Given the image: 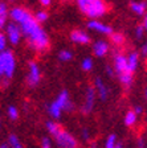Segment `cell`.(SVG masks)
I'll use <instances>...</instances> for the list:
<instances>
[{
    "label": "cell",
    "mask_w": 147,
    "mask_h": 148,
    "mask_svg": "<svg viewBox=\"0 0 147 148\" xmlns=\"http://www.w3.org/2000/svg\"><path fill=\"white\" fill-rule=\"evenodd\" d=\"M13 23L20 27L21 34L27 38L28 44L36 52H44L49 46V37L33 16L23 7H15L8 12Z\"/></svg>",
    "instance_id": "cell-1"
},
{
    "label": "cell",
    "mask_w": 147,
    "mask_h": 148,
    "mask_svg": "<svg viewBox=\"0 0 147 148\" xmlns=\"http://www.w3.org/2000/svg\"><path fill=\"white\" fill-rule=\"evenodd\" d=\"M45 128L48 134L55 139L56 144L58 148H77L78 147V140L62 128L56 120H48L45 123Z\"/></svg>",
    "instance_id": "cell-2"
},
{
    "label": "cell",
    "mask_w": 147,
    "mask_h": 148,
    "mask_svg": "<svg viewBox=\"0 0 147 148\" xmlns=\"http://www.w3.org/2000/svg\"><path fill=\"white\" fill-rule=\"evenodd\" d=\"M16 70V58L11 50L0 52V87H7L12 81Z\"/></svg>",
    "instance_id": "cell-3"
},
{
    "label": "cell",
    "mask_w": 147,
    "mask_h": 148,
    "mask_svg": "<svg viewBox=\"0 0 147 148\" xmlns=\"http://www.w3.org/2000/svg\"><path fill=\"white\" fill-rule=\"evenodd\" d=\"M73 102H72L70 97H69V91L68 90H62L55 101H52L48 106V114L53 120H58L61 118V115L65 111H72L73 110Z\"/></svg>",
    "instance_id": "cell-4"
},
{
    "label": "cell",
    "mask_w": 147,
    "mask_h": 148,
    "mask_svg": "<svg viewBox=\"0 0 147 148\" xmlns=\"http://www.w3.org/2000/svg\"><path fill=\"white\" fill-rule=\"evenodd\" d=\"M77 5L84 15L92 20H97L107 12L105 0H77Z\"/></svg>",
    "instance_id": "cell-5"
},
{
    "label": "cell",
    "mask_w": 147,
    "mask_h": 148,
    "mask_svg": "<svg viewBox=\"0 0 147 148\" xmlns=\"http://www.w3.org/2000/svg\"><path fill=\"white\" fill-rule=\"evenodd\" d=\"M41 81V70L40 66L37 65L36 61H29L28 64V75H27V83L31 87L37 86Z\"/></svg>",
    "instance_id": "cell-6"
},
{
    "label": "cell",
    "mask_w": 147,
    "mask_h": 148,
    "mask_svg": "<svg viewBox=\"0 0 147 148\" xmlns=\"http://www.w3.org/2000/svg\"><path fill=\"white\" fill-rule=\"evenodd\" d=\"M6 37L7 41H9V44L12 45H17L20 41H21V31H20V27H19L16 23H9V24H6Z\"/></svg>",
    "instance_id": "cell-7"
},
{
    "label": "cell",
    "mask_w": 147,
    "mask_h": 148,
    "mask_svg": "<svg viewBox=\"0 0 147 148\" xmlns=\"http://www.w3.org/2000/svg\"><path fill=\"white\" fill-rule=\"evenodd\" d=\"M95 98H97V94H95V90L93 86H89L85 91V98H84L82 106H81V111L84 114H90L94 108L95 105Z\"/></svg>",
    "instance_id": "cell-8"
},
{
    "label": "cell",
    "mask_w": 147,
    "mask_h": 148,
    "mask_svg": "<svg viewBox=\"0 0 147 148\" xmlns=\"http://www.w3.org/2000/svg\"><path fill=\"white\" fill-rule=\"evenodd\" d=\"M88 28H89L90 31H94V32L101 33V34H107V36H110V34L113 33L111 27H109L107 24L99 21L98 18H97V20H90V21L88 23Z\"/></svg>",
    "instance_id": "cell-9"
},
{
    "label": "cell",
    "mask_w": 147,
    "mask_h": 148,
    "mask_svg": "<svg viewBox=\"0 0 147 148\" xmlns=\"http://www.w3.org/2000/svg\"><path fill=\"white\" fill-rule=\"evenodd\" d=\"M94 90H95V94H97L98 97H99V99L101 101H106L107 97H109V94H110V90H109V87L106 86V83H105V81L102 79L101 77H97L94 81Z\"/></svg>",
    "instance_id": "cell-10"
},
{
    "label": "cell",
    "mask_w": 147,
    "mask_h": 148,
    "mask_svg": "<svg viewBox=\"0 0 147 148\" xmlns=\"http://www.w3.org/2000/svg\"><path fill=\"white\" fill-rule=\"evenodd\" d=\"M114 71H115L118 75L123 73H130L127 70V60H126V56L125 54H117L114 57ZM133 74V73H131Z\"/></svg>",
    "instance_id": "cell-11"
},
{
    "label": "cell",
    "mask_w": 147,
    "mask_h": 148,
    "mask_svg": "<svg viewBox=\"0 0 147 148\" xmlns=\"http://www.w3.org/2000/svg\"><path fill=\"white\" fill-rule=\"evenodd\" d=\"M70 40L76 44H80V45H86L90 42V37L86 32L78 29V31H73L70 33Z\"/></svg>",
    "instance_id": "cell-12"
},
{
    "label": "cell",
    "mask_w": 147,
    "mask_h": 148,
    "mask_svg": "<svg viewBox=\"0 0 147 148\" xmlns=\"http://www.w3.org/2000/svg\"><path fill=\"white\" fill-rule=\"evenodd\" d=\"M107 52H109V42H106L104 40L95 41L94 45H93V53H94V56H97V57H105L107 54Z\"/></svg>",
    "instance_id": "cell-13"
},
{
    "label": "cell",
    "mask_w": 147,
    "mask_h": 148,
    "mask_svg": "<svg viewBox=\"0 0 147 148\" xmlns=\"http://www.w3.org/2000/svg\"><path fill=\"white\" fill-rule=\"evenodd\" d=\"M126 60H127V70L134 74L139 65V54L137 52H131L129 56H126Z\"/></svg>",
    "instance_id": "cell-14"
},
{
    "label": "cell",
    "mask_w": 147,
    "mask_h": 148,
    "mask_svg": "<svg viewBox=\"0 0 147 148\" xmlns=\"http://www.w3.org/2000/svg\"><path fill=\"white\" fill-rule=\"evenodd\" d=\"M138 119H139V115L134 110H129L125 114V124L127 127H134L135 124L138 123Z\"/></svg>",
    "instance_id": "cell-15"
},
{
    "label": "cell",
    "mask_w": 147,
    "mask_h": 148,
    "mask_svg": "<svg viewBox=\"0 0 147 148\" xmlns=\"http://www.w3.org/2000/svg\"><path fill=\"white\" fill-rule=\"evenodd\" d=\"M130 9H131L135 15L144 16V13H146V3L144 1H133L130 4Z\"/></svg>",
    "instance_id": "cell-16"
},
{
    "label": "cell",
    "mask_w": 147,
    "mask_h": 148,
    "mask_svg": "<svg viewBox=\"0 0 147 148\" xmlns=\"http://www.w3.org/2000/svg\"><path fill=\"white\" fill-rule=\"evenodd\" d=\"M7 145H8V148H24V145L20 142L19 136L15 135V134H11V135L8 136V143H7Z\"/></svg>",
    "instance_id": "cell-17"
},
{
    "label": "cell",
    "mask_w": 147,
    "mask_h": 148,
    "mask_svg": "<svg viewBox=\"0 0 147 148\" xmlns=\"http://www.w3.org/2000/svg\"><path fill=\"white\" fill-rule=\"evenodd\" d=\"M7 18H8V8L3 1H0V28H3L7 24Z\"/></svg>",
    "instance_id": "cell-18"
},
{
    "label": "cell",
    "mask_w": 147,
    "mask_h": 148,
    "mask_svg": "<svg viewBox=\"0 0 147 148\" xmlns=\"http://www.w3.org/2000/svg\"><path fill=\"white\" fill-rule=\"evenodd\" d=\"M119 82L122 83L125 87H130L133 85V74L131 73H123L119 74Z\"/></svg>",
    "instance_id": "cell-19"
},
{
    "label": "cell",
    "mask_w": 147,
    "mask_h": 148,
    "mask_svg": "<svg viewBox=\"0 0 147 148\" xmlns=\"http://www.w3.org/2000/svg\"><path fill=\"white\" fill-rule=\"evenodd\" d=\"M93 68H94V62H93L92 57H85L81 62V69L84 71H92Z\"/></svg>",
    "instance_id": "cell-20"
},
{
    "label": "cell",
    "mask_w": 147,
    "mask_h": 148,
    "mask_svg": "<svg viewBox=\"0 0 147 148\" xmlns=\"http://www.w3.org/2000/svg\"><path fill=\"white\" fill-rule=\"evenodd\" d=\"M117 143H118L117 135H115V134H110V135L106 138V142H105V148H117Z\"/></svg>",
    "instance_id": "cell-21"
},
{
    "label": "cell",
    "mask_w": 147,
    "mask_h": 148,
    "mask_svg": "<svg viewBox=\"0 0 147 148\" xmlns=\"http://www.w3.org/2000/svg\"><path fill=\"white\" fill-rule=\"evenodd\" d=\"M110 40H111V44H114V45L119 46L122 45L123 42H125V37H123L122 33H111L110 34Z\"/></svg>",
    "instance_id": "cell-22"
},
{
    "label": "cell",
    "mask_w": 147,
    "mask_h": 148,
    "mask_svg": "<svg viewBox=\"0 0 147 148\" xmlns=\"http://www.w3.org/2000/svg\"><path fill=\"white\" fill-rule=\"evenodd\" d=\"M7 116L11 120H17L19 119V110L16 106L11 105L8 106V108H7Z\"/></svg>",
    "instance_id": "cell-23"
},
{
    "label": "cell",
    "mask_w": 147,
    "mask_h": 148,
    "mask_svg": "<svg viewBox=\"0 0 147 148\" xmlns=\"http://www.w3.org/2000/svg\"><path fill=\"white\" fill-rule=\"evenodd\" d=\"M72 58H73V53L70 50H61L58 53V60L61 62H69Z\"/></svg>",
    "instance_id": "cell-24"
},
{
    "label": "cell",
    "mask_w": 147,
    "mask_h": 148,
    "mask_svg": "<svg viewBox=\"0 0 147 148\" xmlns=\"http://www.w3.org/2000/svg\"><path fill=\"white\" fill-rule=\"evenodd\" d=\"M33 18L39 24H40V23H45L46 20H48V12H45V11H37L36 15L33 16Z\"/></svg>",
    "instance_id": "cell-25"
},
{
    "label": "cell",
    "mask_w": 147,
    "mask_h": 148,
    "mask_svg": "<svg viewBox=\"0 0 147 148\" xmlns=\"http://www.w3.org/2000/svg\"><path fill=\"white\" fill-rule=\"evenodd\" d=\"M146 25H147V20L144 18L143 24L137 27V29H135V36H137V38H142V37H143V33H144V31H146Z\"/></svg>",
    "instance_id": "cell-26"
},
{
    "label": "cell",
    "mask_w": 147,
    "mask_h": 148,
    "mask_svg": "<svg viewBox=\"0 0 147 148\" xmlns=\"http://www.w3.org/2000/svg\"><path fill=\"white\" fill-rule=\"evenodd\" d=\"M41 148H53L52 144V139L45 136V138L41 139Z\"/></svg>",
    "instance_id": "cell-27"
},
{
    "label": "cell",
    "mask_w": 147,
    "mask_h": 148,
    "mask_svg": "<svg viewBox=\"0 0 147 148\" xmlns=\"http://www.w3.org/2000/svg\"><path fill=\"white\" fill-rule=\"evenodd\" d=\"M7 44H8V41H7L6 34L0 32V52L7 49Z\"/></svg>",
    "instance_id": "cell-28"
},
{
    "label": "cell",
    "mask_w": 147,
    "mask_h": 148,
    "mask_svg": "<svg viewBox=\"0 0 147 148\" xmlns=\"http://www.w3.org/2000/svg\"><path fill=\"white\" fill-rule=\"evenodd\" d=\"M81 138L85 140V142H88L90 139V132L88 128H82V131H81Z\"/></svg>",
    "instance_id": "cell-29"
},
{
    "label": "cell",
    "mask_w": 147,
    "mask_h": 148,
    "mask_svg": "<svg viewBox=\"0 0 147 148\" xmlns=\"http://www.w3.org/2000/svg\"><path fill=\"white\" fill-rule=\"evenodd\" d=\"M39 1H40V4L43 7H49L50 3H52V0H39Z\"/></svg>",
    "instance_id": "cell-30"
},
{
    "label": "cell",
    "mask_w": 147,
    "mask_h": 148,
    "mask_svg": "<svg viewBox=\"0 0 147 148\" xmlns=\"http://www.w3.org/2000/svg\"><path fill=\"white\" fill-rule=\"evenodd\" d=\"M106 73L110 75V77H114V74H115V71H114L113 68H110V66H107L106 68Z\"/></svg>",
    "instance_id": "cell-31"
},
{
    "label": "cell",
    "mask_w": 147,
    "mask_h": 148,
    "mask_svg": "<svg viewBox=\"0 0 147 148\" xmlns=\"http://www.w3.org/2000/svg\"><path fill=\"white\" fill-rule=\"evenodd\" d=\"M134 111H135V112H137L138 115H141L142 112H143V107H141V106H135Z\"/></svg>",
    "instance_id": "cell-32"
},
{
    "label": "cell",
    "mask_w": 147,
    "mask_h": 148,
    "mask_svg": "<svg viewBox=\"0 0 147 148\" xmlns=\"http://www.w3.org/2000/svg\"><path fill=\"white\" fill-rule=\"evenodd\" d=\"M138 145H139V148H144V138L139 139V142H138Z\"/></svg>",
    "instance_id": "cell-33"
},
{
    "label": "cell",
    "mask_w": 147,
    "mask_h": 148,
    "mask_svg": "<svg viewBox=\"0 0 147 148\" xmlns=\"http://www.w3.org/2000/svg\"><path fill=\"white\" fill-rule=\"evenodd\" d=\"M146 54H147V46L143 45V46H142V56H143V57H146Z\"/></svg>",
    "instance_id": "cell-34"
},
{
    "label": "cell",
    "mask_w": 147,
    "mask_h": 148,
    "mask_svg": "<svg viewBox=\"0 0 147 148\" xmlns=\"http://www.w3.org/2000/svg\"><path fill=\"white\" fill-rule=\"evenodd\" d=\"M117 148H123V143L118 140V143H117Z\"/></svg>",
    "instance_id": "cell-35"
},
{
    "label": "cell",
    "mask_w": 147,
    "mask_h": 148,
    "mask_svg": "<svg viewBox=\"0 0 147 148\" xmlns=\"http://www.w3.org/2000/svg\"><path fill=\"white\" fill-rule=\"evenodd\" d=\"M0 148H8V145H7V143H4V144L0 145Z\"/></svg>",
    "instance_id": "cell-36"
},
{
    "label": "cell",
    "mask_w": 147,
    "mask_h": 148,
    "mask_svg": "<svg viewBox=\"0 0 147 148\" xmlns=\"http://www.w3.org/2000/svg\"><path fill=\"white\" fill-rule=\"evenodd\" d=\"M0 127H1V116H0Z\"/></svg>",
    "instance_id": "cell-37"
},
{
    "label": "cell",
    "mask_w": 147,
    "mask_h": 148,
    "mask_svg": "<svg viewBox=\"0 0 147 148\" xmlns=\"http://www.w3.org/2000/svg\"><path fill=\"white\" fill-rule=\"evenodd\" d=\"M90 148H95V147H94V145H92V147H90Z\"/></svg>",
    "instance_id": "cell-38"
}]
</instances>
